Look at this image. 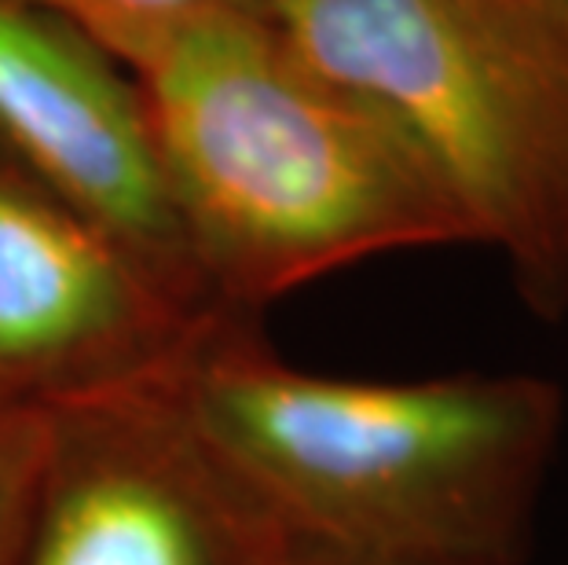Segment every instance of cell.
<instances>
[{
	"label": "cell",
	"instance_id": "obj_6",
	"mask_svg": "<svg viewBox=\"0 0 568 565\" xmlns=\"http://www.w3.org/2000/svg\"><path fill=\"white\" fill-rule=\"evenodd\" d=\"M0 159L176 291L221 309L191 258L136 81L92 33L33 0H0Z\"/></svg>",
	"mask_w": 568,
	"mask_h": 565
},
{
	"label": "cell",
	"instance_id": "obj_8",
	"mask_svg": "<svg viewBox=\"0 0 568 565\" xmlns=\"http://www.w3.org/2000/svg\"><path fill=\"white\" fill-rule=\"evenodd\" d=\"M44 415L48 412H38V407L0 404V558H4L11 518H16L22 485L30 477L33 455L41 448Z\"/></svg>",
	"mask_w": 568,
	"mask_h": 565
},
{
	"label": "cell",
	"instance_id": "obj_1",
	"mask_svg": "<svg viewBox=\"0 0 568 565\" xmlns=\"http://www.w3.org/2000/svg\"><path fill=\"white\" fill-rule=\"evenodd\" d=\"M213 302L261 312L396 250L469 243L440 176L272 11L216 16L122 59Z\"/></svg>",
	"mask_w": 568,
	"mask_h": 565
},
{
	"label": "cell",
	"instance_id": "obj_10",
	"mask_svg": "<svg viewBox=\"0 0 568 565\" xmlns=\"http://www.w3.org/2000/svg\"><path fill=\"white\" fill-rule=\"evenodd\" d=\"M561 4H568V0H561Z\"/></svg>",
	"mask_w": 568,
	"mask_h": 565
},
{
	"label": "cell",
	"instance_id": "obj_2",
	"mask_svg": "<svg viewBox=\"0 0 568 565\" xmlns=\"http://www.w3.org/2000/svg\"><path fill=\"white\" fill-rule=\"evenodd\" d=\"M176 390L297 539L389 562L517 565L565 423L539 375H316L261 320L216 327Z\"/></svg>",
	"mask_w": 568,
	"mask_h": 565
},
{
	"label": "cell",
	"instance_id": "obj_9",
	"mask_svg": "<svg viewBox=\"0 0 568 565\" xmlns=\"http://www.w3.org/2000/svg\"><path fill=\"white\" fill-rule=\"evenodd\" d=\"M297 565H452V562H389V558H356V555H337V551H323L305 544Z\"/></svg>",
	"mask_w": 568,
	"mask_h": 565
},
{
	"label": "cell",
	"instance_id": "obj_3",
	"mask_svg": "<svg viewBox=\"0 0 568 565\" xmlns=\"http://www.w3.org/2000/svg\"><path fill=\"white\" fill-rule=\"evenodd\" d=\"M312 63L378 107L499 250L539 316L568 309V4L272 0Z\"/></svg>",
	"mask_w": 568,
	"mask_h": 565
},
{
	"label": "cell",
	"instance_id": "obj_4",
	"mask_svg": "<svg viewBox=\"0 0 568 565\" xmlns=\"http://www.w3.org/2000/svg\"><path fill=\"white\" fill-rule=\"evenodd\" d=\"M301 551L169 375L48 407L0 565H297Z\"/></svg>",
	"mask_w": 568,
	"mask_h": 565
},
{
	"label": "cell",
	"instance_id": "obj_5",
	"mask_svg": "<svg viewBox=\"0 0 568 565\" xmlns=\"http://www.w3.org/2000/svg\"><path fill=\"white\" fill-rule=\"evenodd\" d=\"M232 312L0 159V404L48 407L169 379Z\"/></svg>",
	"mask_w": 568,
	"mask_h": 565
},
{
	"label": "cell",
	"instance_id": "obj_7",
	"mask_svg": "<svg viewBox=\"0 0 568 565\" xmlns=\"http://www.w3.org/2000/svg\"><path fill=\"white\" fill-rule=\"evenodd\" d=\"M33 4L78 22L114 59H125L132 48L162 38V33L216 16L268 11L272 0H33Z\"/></svg>",
	"mask_w": 568,
	"mask_h": 565
}]
</instances>
